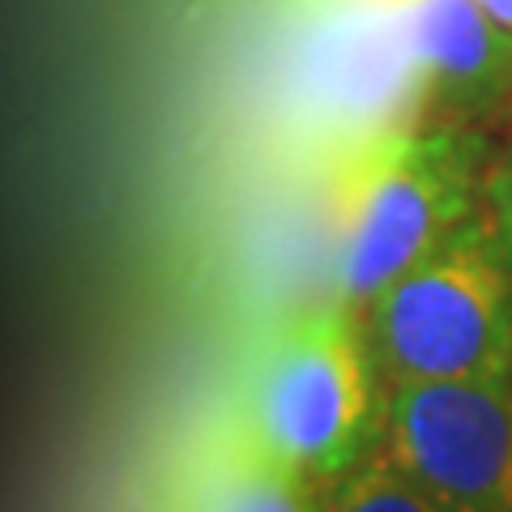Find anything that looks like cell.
Wrapping results in <instances>:
<instances>
[{"instance_id":"cell-1","label":"cell","mask_w":512,"mask_h":512,"mask_svg":"<svg viewBox=\"0 0 512 512\" xmlns=\"http://www.w3.org/2000/svg\"><path fill=\"white\" fill-rule=\"evenodd\" d=\"M487 133L410 120L338 150L333 175V299L367 308L397 274L478 214Z\"/></svg>"},{"instance_id":"cell-2","label":"cell","mask_w":512,"mask_h":512,"mask_svg":"<svg viewBox=\"0 0 512 512\" xmlns=\"http://www.w3.org/2000/svg\"><path fill=\"white\" fill-rule=\"evenodd\" d=\"M239 427L282 466L329 487L384 440V380L363 316L325 303L286 316L244 367Z\"/></svg>"},{"instance_id":"cell-3","label":"cell","mask_w":512,"mask_h":512,"mask_svg":"<svg viewBox=\"0 0 512 512\" xmlns=\"http://www.w3.org/2000/svg\"><path fill=\"white\" fill-rule=\"evenodd\" d=\"M384 384L512 380V274L483 218H466L363 308Z\"/></svg>"},{"instance_id":"cell-4","label":"cell","mask_w":512,"mask_h":512,"mask_svg":"<svg viewBox=\"0 0 512 512\" xmlns=\"http://www.w3.org/2000/svg\"><path fill=\"white\" fill-rule=\"evenodd\" d=\"M380 448L448 512H512V380L384 384Z\"/></svg>"},{"instance_id":"cell-5","label":"cell","mask_w":512,"mask_h":512,"mask_svg":"<svg viewBox=\"0 0 512 512\" xmlns=\"http://www.w3.org/2000/svg\"><path fill=\"white\" fill-rule=\"evenodd\" d=\"M295 107L338 150L423 120V69L397 0H350L312 26L295 69Z\"/></svg>"},{"instance_id":"cell-6","label":"cell","mask_w":512,"mask_h":512,"mask_svg":"<svg viewBox=\"0 0 512 512\" xmlns=\"http://www.w3.org/2000/svg\"><path fill=\"white\" fill-rule=\"evenodd\" d=\"M423 69V120L478 124L512 107V30L478 0H397Z\"/></svg>"},{"instance_id":"cell-7","label":"cell","mask_w":512,"mask_h":512,"mask_svg":"<svg viewBox=\"0 0 512 512\" xmlns=\"http://www.w3.org/2000/svg\"><path fill=\"white\" fill-rule=\"evenodd\" d=\"M320 495V483L269 457L231 419L192 453L171 512H320Z\"/></svg>"},{"instance_id":"cell-8","label":"cell","mask_w":512,"mask_h":512,"mask_svg":"<svg viewBox=\"0 0 512 512\" xmlns=\"http://www.w3.org/2000/svg\"><path fill=\"white\" fill-rule=\"evenodd\" d=\"M320 512H448V508L431 500L384 448H372L355 470H346L325 487Z\"/></svg>"},{"instance_id":"cell-9","label":"cell","mask_w":512,"mask_h":512,"mask_svg":"<svg viewBox=\"0 0 512 512\" xmlns=\"http://www.w3.org/2000/svg\"><path fill=\"white\" fill-rule=\"evenodd\" d=\"M478 218L500 252L504 269L512 274V137L487 158L483 184H478Z\"/></svg>"},{"instance_id":"cell-10","label":"cell","mask_w":512,"mask_h":512,"mask_svg":"<svg viewBox=\"0 0 512 512\" xmlns=\"http://www.w3.org/2000/svg\"><path fill=\"white\" fill-rule=\"evenodd\" d=\"M478 5H483L504 30H512V0H478Z\"/></svg>"}]
</instances>
